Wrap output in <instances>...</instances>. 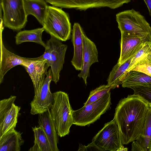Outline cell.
Listing matches in <instances>:
<instances>
[{
  "label": "cell",
  "instance_id": "obj_1",
  "mask_svg": "<svg viewBox=\"0 0 151 151\" xmlns=\"http://www.w3.org/2000/svg\"><path fill=\"white\" fill-rule=\"evenodd\" d=\"M149 106L145 100L134 94L119 101L113 119L118 126L123 145L128 144L138 139Z\"/></svg>",
  "mask_w": 151,
  "mask_h": 151
},
{
  "label": "cell",
  "instance_id": "obj_2",
  "mask_svg": "<svg viewBox=\"0 0 151 151\" xmlns=\"http://www.w3.org/2000/svg\"><path fill=\"white\" fill-rule=\"evenodd\" d=\"M53 94L54 100L50 111L58 136L63 137L69 134L70 128L73 124V110L67 93L59 91Z\"/></svg>",
  "mask_w": 151,
  "mask_h": 151
},
{
  "label": "cell",
  "instance_id": "obj_3",
  "mask_svg": "<svg viewBox=\"0 0 151 151\" xmlns=\"http://www.w3.org/2000/svg\"><path fill=\"white\" fill-rule=\"evenodd\" d=\"M42 26L47 33L61 41L70 38L71 25L68 15L58 7L48 6Z\"/></svg>",
  "mask_w": 151,
  "mask_h": 151
},
{
  "label": "cell",
  "instance_id": "obj_4",
  "mask_svg": "<svg viewBox=\"0 0 151 151\" xmlns=\"http://www.w3.org/2000/svg\"><path fill=\"white\" fill-rule=\"evenodd\" d=\"M111 105L110 91L95 102L73 110V124L85 126L93 123L109 109Z\"/></svg>",
  "mask_w": 151,
  "mask_h": 151
},
{
  "label": "cell",
  "instance_id": "obj_5",
  "mask_svg": "<svg viewBox=\"0 0 151 151\" xmlns=\"http://www.w3.org/2000/svg\"><path fill=\"white\" fill-rule=\"evenodd\" d=\"M59 40L52 36L46 44L44 54L36 58L37 60H46L52 70V81L56 84L60 79V73L63 68L68 46L63 44Z\"/></svg>",
  "mask_w": 151,
  "mask_h": 151
},
{
  "label": "cell",
  "instance_id": "obj_6",
  "mask_svg": "<svg viewBox=\"0 0 151 151\" xmlns=\"http://www.w3.org/2000/svg\"><path fill=\"white\" fill-rule=\"evenodd\" d=\"M116 19L121 34L151 35L149 24L139 12L133 9L119 13Z\"/></svg>",
  "mask_w": 151,
  "mask_h": 151
},
{
  "label": "cell",
  "instance_id": "obj_7",
  "mask_svg": "<svg viewBox=\"0 0 151 151\" xmlns=\"http://www.w3.org/2000/svg\"><path fill=\"white\" fill-rule=\"evenodd\" d=\"M4 26L15 31L20 30L27 22L24 0H1Z\"/></svg>",
  "mask_w": 151,
  "mask_h": 151
},
{
  "label": "cell",
  "instance_id": "obj_8",
  "mask_svg": "<svg viewBox=\"0 0 151 151\" xmlns=\"http://www.w3.org/2000/svg\"><path fill=\"white\" fill-rule=\"evenodd\" d=\"M92 141L102 151H116L123 146L118 126L114 119L105 124Z\"/></svg>",
  "mask_w": 151,
  "mask_h": 151
},
{
  "label": "cell",
  "instance_id": "obj_9",
  "mask_svg": "<svg viewBox=\"0 0 151 151\" xmlns=\"http://www.w3.org/2000/svg\"><path fill=\"white\" fill-rule=\"evenodd\" d=\"M52 6L61 8L86 10L93 8L107 7L114 9L127 4L131 0H45Z\"/></svg>",
  "mask_w": 151,
  "mask_h": 151
},
{
  "label": "cell",
  "instance_id": "obj_10",
  "mask_svg": "<svg viewBox=\"0 0 151 151\" xmlns=\"http://www.w3.org/2000/svg\"><path fill=\"white\" fill-rule=\"evenodd\" d=\"M52 78V70L50 68L39 91L35 95L30 104V113L32 114L42 113L50 109L54 100L53 93H51L50 89V84Z\"/></svg>",
  "mask_w": 151,
  "mask_h": 151
},
{
  "label": "cell",
  "instance_id": "obj_11",
  "mask_svg": "<svg viewBox=\"0 0 151 151\" xmlns=\"http://www.w3.org/2000/svg\"><path fill=\"white\" fill-rule=\"evenodd\" d=\"M121 34L120 53L117 63L119 64L124 63L132 58L145 42H151L150 35Z\"/></svg>",
  "mask_w": 151,
  "mask_h": 151
},
{
  "label": "cell",
  "instance_id": "obj_12",
  "mask_svg": "<svg viewBox=\"0 0 151 151\" xmlns=\"http://www.w3.org/2000/svg\"><path fill=\"white\" fill-rule=\"evenodd\" d=\"M3 27L1 28L0 83L3 81L5 75L10 69L20 65L23 67L28 65L30 62L35 60V58H24L15 55L7 50L4 46L2 40Z\"/></svg>",
  "mask_w": 151,
  "mask_h": 151
},
{
  "label": "cell",
  "instance_id": "obj_13",
  "mask_svg": "<svg viewBox=\"0 0 151 151\" xmlns=\"http://www.w3.org/2000/svg\"><path fill=\"white\" fill-rule=\"evenodd\" d=\"M83 67L78 76L82 78L86 85L89 75L90 68L93 63L99 62L98 51L95 44L84 33L83 36Z\"/></svg>",
  "mask_w": 151,
  "mask_h": 151
},
{
  "label": "cell",
  "instance_id": "obj_14",
  "mask_svg": "<svg viewBox=\"0 0 151 151\" xmlns=\"http://www.w3.org/2000/svg\"><path fill=\"white\" fill-rule=\"evenodd\" d=\"M50 66L46 60H33L28 65L24 66L32 80L35 95L37 93L42 85Z\"/></svg>",
  "mask_w": 151,
  "mask_h": 151
},
{
  "label": "cell",
  "instance_id": "obj_15",
  "mask_svg": "<svg viewBox=\"0 0 151 151\" xmlns=\"http://www.w3.org/2000/svg\"><path fill=\"white\" fill-rule=\"evenodd\" d=\"M38 123L43 129L50 142L52 151H59L57 144L59 139L55 124L49 109L38 114Z\"/></svg>",
  "mask_w": 151,
  "mask_h": 151
},
{
  "label": "cell",
  "instance_id": "obj_16",
  "mask_svg": "<svg viewBox=\"0 0 151 151\" xmlns=\"http://www.w3.org/2000/svg\"><path fill=\"white\" fill-rule=\"evenodd\" d=\"M84 33L80 24L75 23L72 30V41L74 47V54L71 63L78 70H81L83 67V36Z\"/></svg>",
  "mask_w": 151,
  "mask_h": 151
},
{
  "label": "cell",
  "instance_id": "obj_17",
  "mask_svg": "<svg viewBox=\"0 0 151 151\" xmlns=\"http://www.w3.org/2000/svg\"><path fill=\"white\" fill-rule=\"evenodd\" d=\"M131 150L151 151V107L149 106L142 130L138 139L132 142Z\"/></svg>",
  "mask_w": 151,
  "mask_h": 151
},
{
  "label": "cell",
  "instance_id": "obj_18",
  "mask_svg": "<svg viewBox=\"0 0 151 151\" xmlns=\"http://www.w3.org/2000/svg\"><path fill=\"white\" fill-rule=\"evenodd\" d=\"M22 133L14 129L0 137V151H20L24 141Z\"/></svg>",
  "mask_w": 151,
  "mask_h": 151
},
{
  "label": "cell",
  "instance_id": "obj_19",
  "mask_svg": "<svg viewBox=\"0 0 151 151\" xmlns=\"http://www.w3.org/2000/svg\"><path fill=\"white\" fill-rule=\"evenodd\" d=\"M26 14L33 16L43 25L46 14L48 5L45 0H24Z\"/></svg>",
  "mask_w": 151,
  "mask_h": 151
},
{
  "label": "cell",
  "instance_id": "obj_20",
  "mask_svg": "<svg viewBox=\"0 0 151 151\" xmlns=\"http://www.w3.org/2000/svg\"><path fill=\"white\" fill-rule=\"evenodd\" d=\"M122 87L132 88L151 87V77L142 72L130 71L122 82Z\"/></svg>",
  "mask_w": 151,
  "mask_h": 151
},
{
  "label": "cell",
  "instance_id": "obj_21",
  "mask_svg": "<svg viewBox=\"0 0 151 151\" xmlns=\"http://www.w3.org/2000/svg\"><path fill=\"white\" fill-rule=\"evenodd\" d=\"M132 58L122 64L117 63L111 71L107 81V85L112 86L114 89L121 84L128 74L127 70L129 67Z\"/></svg>",
  "mask_w": 151,
  "mask_h": 151
},
{
  "label": "cell",
  "instance_id": "obj_22",
  "mask_svg": "<svg viewBox=\"0 0 151 151\" xmlns=\"http://www.w3.org/2000/svg\"><path fill=\"white\" fill-rule=\"evenodd\" d=\"M145 64H151V42H145L131 59L127 74L135 66Z\"/></svg>",
  "mask_w": 151,
  "mask_h": 151
},
{
  "label": "cell",
  "instance_id": "obj_23",
  "mask_svg": "<svg viewBox=\"0 0 151 151\" xmlns=\"http://www.w3.org/2000/svg\"><path fill=\"white\" fill-rule=\"evenodd\" d=\"M20 107L14 103L0 121V137L11 130L15 129L17 122Z\"/></svg>",
  "mask_w": 151,
  "mask_h": 151
},
{
  "label": "cell",
  "instance_id": "obj_24",
  "mask_svg": "<svg viewBox=\"0 0 151 151\" xmlns=\"http://www.w3.org/2000/svg\"><path fill=\"white\" fill-rule=\"evenodd\" d=\"M44 31L45 29L42 27L30 30L20 31L15 37L16 44L18 45L25 42H33L45 48L46 44L43 42L42 39V34Z\"/></svg>",
  "mask_w": 151,
  "mask_h": 151
},
{
  "label": "cell",
  "instance_id": "obj_25",
  "mask_svg": "<svg viewBox=\"0 0 151 151\" xmlns=\"http://www.w3.org/2000/svg\"><path fill=\"white\" fill-rule=\"evenodd\" d=\"M34 133V145L28 151H52L47 137L40 126L32 127Z\"/></svg>",
  "mask_w": 151,
  "mask_h": 151
},
{
  "label": "cell",
  "instance_id": "obj_26",
  "mask_svg": "<svg viewBox=\"0 0 151 151\" xmlns=\"http://www.w3.org/2000/svg\"><path fill=\"white\" fill-rule=\"evenodd\" d=\"M112 86L107 84L101 85L90 91L87 101L84 104V105L95 102L102 98L112 89Z\"/></svg>",
  "mask_w": 151,
  "mask_h": 151
},
{
  "label": "cell",
  "instance_id": "obj_27",
  "mask_svg": "<svg viewBox=\"0 0 151 151\" xmlns=\"http://www.w3.org/2000/svg\"><path fill=\"white\" fill-rule=\"evenodd\" d=\"M16 98V96L11 95L9 98L0 101V121L2 120L6 113L10 109Z\"/></svg>",
  "mask_w": 151,
  "mask_h": 151
},
{
  "label": "cell",
  "instance_id": "obj_28",
  "mask_svg": "<svg viewBox=\"0 0 151 151\" xmlns=\"http://www.w3.org/2000/svg\"><path fill=\"white\" fill-rule=\"evenodd\" d=\"M134 94L138 95L148 104H151V87H139L132 88Z\"/></svg>",
  "mask_w": 151,
  "mask_h": 151
},
{
  "label": "cell",
  "instance_id": "obj_29",
  "mask_svg": "<svg viewBox=\"0 0 151 151\" xmlns=\"http://www.w3.org/2000/svg\"><path fill=\"white\" fill-rule=\"evenodd\" d=\"M131 70L140 72L151 77V64H145L137 65Z\"/></svg>",
  "mask_w": 151,
  "mask_h": 151
},
{
  "label": "cell",
  "instance_id": "obj_30",
  "mask_svg": "<svg viewBox=\"0 0 151 151\" xmlns=\"http://www.w3.org/2000/svg\"><path fill=\"white\" fill-rule=\"evenodd\" d=\"M78 151H99L102 150L97 146L92 141V142L88 144L87 146L83 145L80 144Z\"/></svg>",
  "mask_w": 151,
  "mask_h": 151
},
{
  "label": "cell",
  "instance_id": "obj_31",
  "mask_svg": "<svg viewBox=\"0 0 151 151\" xmlns=\"http://www.w3.org/2000/svg\"><path fill=\"white\" fill-rule=\"evenodd\" d=\"M148 9L150 15L151 16V0H143Z\"/></svg>",
  "mask_w": 151,
  "mask_h": 151
},
{
  "label": "cell",
  "instance_id": "obj_32",
  "mask_svg": "<svg viewBox=\"0 0 151 151\" xmlns=\"http://www.w3.org/2000/svg\"><path fill=\"white\" fill-rule=\"evenodd\" d=\"M128 148L127 147H124V146H122L119 148L116 151H127Z\"/></svg>",
  "mask_w": 151,
  "mask_h": 151
},
{
  "label": "cell",
  "instance_id": "obj_33",
  "mask_svg": "<svg viewBox=\"0 0 151 151\" xmlns=\"http://www.w3.org/2000/svg\"><path fill=\"white\" fill-rule=\"evenodd\" d=\"M149 106L151 107V104H149Z\"/></svg>",
  "mask_w": 151,
  "mask_h": 151
},
{
  "label": "cell",
  "instance_id": "obj_34",
  "mask_svg": "<svg viewBox=\"0 0 151 151\" xmlns=\"http://www.w3.org/2000/svg\"><path fill=\"white\" fill-rule=\"evenodd\" d=\"M150 34L151 35V26H150Z\"/></svg>",
  "mask_w": 151,
  "mask_h": 151
}]
</instances>
